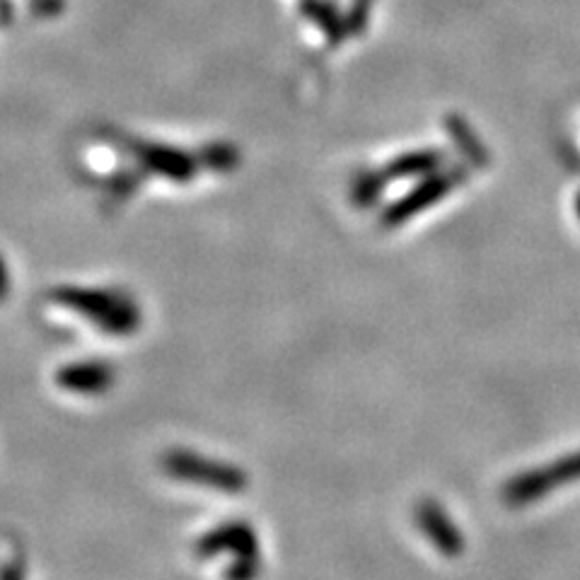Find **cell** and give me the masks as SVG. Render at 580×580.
I'll use <instances>...</instances> for the list:
<instances>
[{"instance_id":"52a82bcc","label":"cell","mask_w":580,"mask_h":580,"mask_svg":"<svg viewBox=\"0 0 580 580\" xmlns=\"http://www.w3.org/2000/svg\"><path fill=\"white\" fill-rule=\"evenodd\" d=\"M438 153H414V155H406V158L397 160L392 165V174L394 177H406V174H423V172H431L438 167Z\"/></svg>"},{"instance_id":"7a4b0ae2","label":"cell","mask_w":580,"mask_h":580,"mask_svg":"<svg viewBox=\"0 0 580 580\" xmlns=\"http://www.w3.org/2000/svg\"><path fill=\"white\" fill-rule=\"evenodd\" d=\"M165 469L172 477L194 481L199 486L218 491H240L245 489V474L240 469L228 467L223 462H213L208 457L191 455V452H172L167 455Z\"/></svg>"},{"instance_id":"3957f363","label":"cell","mask_w":580,"mask_h":580,"mask_svg":"<svg viewBox=\"0 0 580 580\" xmlns=\"http://www.w3.org/2000/svg\"><path fill=\"white\" fill-rule=\"evenodd\" d=\"M580 479V452L554 462L549 469H532V472L520 474L506 486V501L510 506H527L539 496H547L556 486H564L568 481Z\"/></svg>"},{"instance_id":"277c9868","label":"cell","mask_w":580,"mask_h":580,"mask_svg":"<svg viewBox=\"0 0 580 580\" xmlns=\"http://www.w3.org/2000/svg\"><path fill=\"white\" fill-rule=\"evenodd\" d=\"M416 520H419L423 535H428V539L435 544V549H440L448 556L460 554L462 551L460 532H457V527L452 525L448 515L435 506L433 501L421 503L419 510H416Z\"/></svg>"},{"instance_id":"9c48e42d","label":"cell","mask_w":580,"mask_h":580,"mask_svg":"<svg viewBox=\"0 0 580 580\" xmlns=\"http://www.w3.org/2000/svg\"><path fill=\"white\" fill-rule=\"evenodd\" d=\"M576 211H578V218H580V194H578V199H576Z\"/></svg>"},{"instance_id":"5b68a950","label":"cell","mask_w":580,"mask_h":580,"mask_svg":"<svg viewBox=\"0 0 580 580\" xmlns=\"http://www.w3.org/2000/svg\"><path fill=\"white\" fill-rule=\"evenodd\" d=\"M112 368L107 363H78V365H68L66 370L58 373V382L63 385V390H71L78 394H97L104 392L109 385H112Z\"/></svg>"},{"instance_id":"8992f818","label":"cell","mask_w":580,"mask_h":580,"mask_svg":"<svg viewBox=\"0 0 580 580\" xmlns=\"http://www.w3.org/2000/svg\"><path fill=\"white\" fill-rule=\"evenodd\" d=\"M457 174H440V177H431V179H426V184L423 187H419L414 191V194L409 196V199H404V201H399L397 206L392 208L390 211V216H387L385 220L387 223H402V220H406L409 216H414L416 211H421L423 206H431V203H435L440 199L443 194H448V191L455 187L457 184Z\"/></svg>"},{"instance_id":"ba28073f","label":"cell","mask_w":580,"mask_h":580,"mask_svg":"<svg viewBox=\"0 0 580 580\" xmlns=\"http://www.w3.org/2000/svg\"><path fill=\"white\" fill-rule=\"evenodd\" d=\"M5 290H8V271H5L3 259H0V298L5 295Z\"/></svg>"},{"instance_id":"6da1fadb","label":"cell","mask_w":580,"mask_h":580,"mask_svg":"<svg viewBox=\"0 0 580 580\" xmlns=\"http://www.w3.org/2000/svg\"><path fill=\"white\" fill-rule=\"evenodd\" d=\"M63 305L73 307V312L95 322L102 332L129 334L138 327V307L126 295L107 293V290L71 288L56 295Z\"/></svg>"}]
</instances>
